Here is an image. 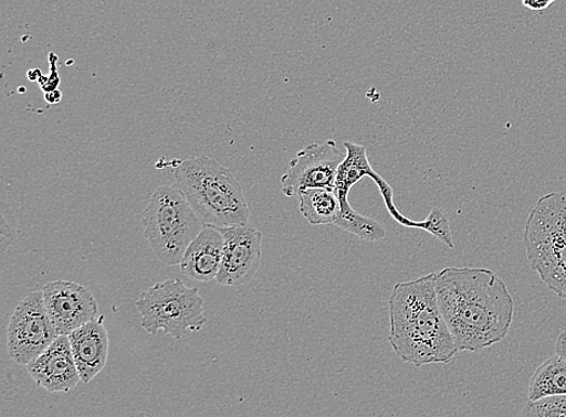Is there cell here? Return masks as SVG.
Listing matches in <instances>:
<instances>
[{
  "mask_svg": "<svg viewBox=\"0 0 566 417\" xmlns=\"http://www.w3.org/2000/svg\"><path fill=\"white\" fill-rule=\"evenodd\" d=\"M436 285L442 316L460 353H479L504 341L515 302L493 270L447 267L437 274Z\"/></svg>",
  "mask_w": 566,
  "mask_h": 417,
  "instance_id": "obj_1",
  "label": "cell"
},
{
  "mask_svg": "<svg viewBox=\"0 0 566 417\" xmlns=\"http://www.w3.org/2000/svg\"><path fill=\"white\" fill-rule=\"evenodd\" d=\"M437 274L394 286L389 297V343L416 367L451 363L460 353L442 316Z\"/></svg>",
  "mask_w": 566,
  "mask_h": 417,
  "instance_id": "obj_2",
  "label": "cell"
},
{
  "mask_svg": "<svg viewBox=\"0 0 566 417\" xmlns=\"http://www.w3.org/2000/svg\"><path fill=\"white\" fill-rule=\"evenodd\" d=\"M175 186L201 223L216 228L248 225L250 209L240 182L230 169L201 156L178 164Z\"/></svg>",
  "mask_w": 566,
  "mask_h": 417,
  "instance_id": "obj_3",
  "label": "cell"
},
{
  "mask_svg": "<svg viewBox=\"0 0 566 417\" xmlns=\"http://www.w3.org/2000/svg\"><path fill=\"white\" fill-rule=\"evenodd\" d=\"M523 244L539 279L566 299V191L545 194L531 209Z\"/></svg>",
  "mask_w": 566,
  "mask_h": 417,
  "instance_id": "obj_4",
  "label": "cell"
},
{
  "mask_svg": "<svg viewBox=\"0 0 566 417\" xmlns=\"http://www.w3.org/2000/svg\"><path fill=\"white\" fill-rule=\"evenodd\" d=\"M203 224L176 186H161L150 197L144 213V236L166 266L181 264Z\"/></svg>",
  "mask_w": 566,
  "mask_h": 417,
  "instance_id": "obj_5",
  "label": "cell"
},
{
  "mask_svg": "<svg viewBox=\"0 0 566 417\" xmlns=\"http://www.w3.org/2000/svg\"><path fill=\"white\" fill-rule=\"evenodd\" d=\"M142 328L150 334L163 331L179 339L200 331L208 322L205 301L197 288H188L180 279H169L144 290L136 302Z\"/></svg>",
  "mask_w": 566,
  "mask_h": 417,
  "instance_id": "obj_6",
  "label": "cell"
},
{
  "mask_svg": "<svg viewBox=\"0 0 566 417\" xmlns=\"http://www.w3.org/2000/svg\"><path fill=\"white\" fill-rule=\"evenodd\" d=\"M59 336L48 316L43 292H32L11 316L8 330L9 355L21 366H29Z\"/></svg>",
  "mask_w": 566,
  "mask_h": 417,
  "instance_id": "obj_7",
  "label": "cell"
},
{
  "mask_svg": "<svg viewBox=\"0 0 566 417\" xmlns=\"http://www.w3.org/2000/svg\"><path fill=\"white\" fill-rule=\"evenodd\" d=\"M335 140L313 142L301 150L282 177V191L286 197H298L310 189L335 190L338 169L346 159Z\"/></svg>",
  "mask_w": 566,
  "mask_h": 417,
  "instance_id": "obj_8",
  "label": "cell"
},
{
  "mask_svg": "<svg viewBox=\"0 0 566 417\" xmlns=\"http://www.w3.org/2000/svg\"><path fill=\"white\" fill-rule=\"evenodd\" d=\"M223 237L222 263L217 281L240 288L254 280L261 265L262 233L253 225L219 228Z\"/></svg>",
  "mask_w": 566,
  "mask_h": 417,
  "instance_id": "obj_9",
  "label": "cell"
},
{
  "mask_svg": "<svg viewBox=\"0 0 566 417\" xmlns=\"http://www.w3.org/2000/svg\"><path fill=\"white\" fill-rule=\"evenodd\" d=\"M44 304L59 335H70L98 317L96 298L83 285L54 281L44 286Z\"/></svg>",
  "mask_w": 566,
  "mask_h": 417,
  "instance_id": "obj_10",
  "label": "cell"
},
{
  "mask_svg": "<svg viewBox=\"0 0 566 417\" xmlns=\"http://www.w3.org/2000/svg\"><path fill=\"white\" fill-rule=\"evenodd\" d=\"M28 370L34 382L50 394L70 393L82 376L78 374L69 335H60Z\"/></svg>",
  "mask_w": 566,
  "mask_h": 417,
  "instance_id": "obj_11",
  "label": "cell"
},
{
  "mask_svg": "<svg viewBox=\"0 0 566 417\" xmlns=\"http://www.w3.org/2000/svg\"><path fill=\"white\" fill-rule=\"evenodd\" d=\"M72 353L82 382L88 384L105 367L109 354V335L103 318L73 331L70 335Z\"/></svg>",
  "mask_w": 566,
  "mask_h": 417,
  "instance_id": "obj_12",
  "label": "cell"
},
{
  "mask_svg": "<svg viewBox=\"0 0 566 417\" xmlns=\"http://www.w3.org/2000/svg\"><path fill=\"white\" fill-rule=\"evenodd\" d=\"M223 237L219 228L203 225L199 236L184 255L180 269L184 276L200 282L217 280L222 263Z\"/></svg>",
  "mask_w": 566,
  "mask_h": 417,
  "instance_id": "obj_13",
  "label": "cell"
},
{
  "mask_svg": "<svg viewBox=\"0 0 566 417\" xmlns=\"http://www.w3.org/2000/svg\"><path fill=\"white\" fill-rule=\"evenodd\" d=\"M300 213L313 226L336 225L340 213V203L335 190L310 189L298 195Z\"/></svg>",
  "mask_w": 566,
  "mask_h": 417,
  "instance_id": "obj_14",
  "label": "cell"
},
{
  "mask_svg": "<svg viewBox=\"0 0 566 417\" xmlns=\"http://www.w3.org/2000/svg\"><path fill=\"white\" fill-rule=\"evenodd\" d=\"M566 395V360L555 355L539 364L530 383V400Z\"/></svg>",
  "mask_w": 566,
  "mask_h": 417,
  "instance_id": "obj_15",
  "label": "cell"
},
{
  "mask_svg": "<svg viewBox=\"0 0 566 417\" xmlns=\"http://www.w3.org/2000/svg\"><path fill=\"white\" fill-rule=\"evenodd\" d=\"M521 417H566V395L530 400Z\"/></svg>",
  "mask_w": 566,
  "mask_h": 417,
  "instance_id": "obj_16",
  "label": "cell"
},
{
  "mask_svg": "<svg viewBox=\"0 0 566 417\" xmlns=\"http://www.w3.org/2000/svg\"><path fill=\"white\" fill-rule=\"evenodd\" d=\"M0 233H2V252L6 253L8 247L17 238V224L14 217L7 215L6 207L2 209V226H0Z\"/></svg>",
  "mask_w": 566,
  "mask_h": 417,
  "instance_id": "obj_17",
  "label": "cell"
},
{
  "mask_svg": "<svg viewBox=\"0 0 566 417\" xmlns=\"http://www.w3.org/2000/svg\"><path fill=\"white\" fill-rule=\"evenodd\" d=\"M555 2L556 0H522L523 6L533 11H544Z\"/></svg>",
  "mask_w": 566,
  "mask_h": 417,
  "instance_id": "obj_18",
  "label": "cell"
},
{
  "mask_svg": "<svg viewBox=\"0 0 566 417\" xmlns=\"http://www.w3.org/2000/svg\"><path fill=\"white\" fill-rule=\"evenodd\" d=\"M556 355L566 360V330L563 331L557 338Z\"/></svg>",
  "mask_w": 566,
  "mask_h": 417,
  "instance_id": "obj_19",
  "label": "cell"
}]
</instances>
